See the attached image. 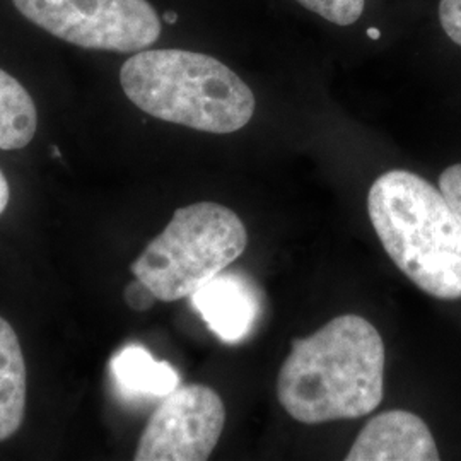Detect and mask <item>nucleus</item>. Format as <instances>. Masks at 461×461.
<instances>
[{"mask_svg":"<svg viewBox=\"0 0 461 461\" xmlns=\"http://www.w3.org/2000/svg\"><path fill=\"white\" fill-rule=\"evenodd\" d=\"M384 393V344L366 318L342 314L294 339L277 396L294 420L314 426L375 412Z\"/></svg>","mask_w":461,"mask_h":461,"instance_id":"nucleus-1","label":"nucleus"},{"mask_svg":"<svg viewBox=\"0 0 461 461\" xmlns=\"http://www.w3.org/2000/svg\"><path fill=\"white\" fill-rule=\"evenodd\" d=\"M367 212L388 257L420 291L461 299V221L441 190L392 169L373 183Z\"/></svg>","mask_w":461,"mask_h":461,"instance_id":"nucleus-2","label":"nucleus"},{"mask_svg":"<svg viewBox=\"0 0 461 461\" xmlns=\"http://www.w3.org/2000/svg\"><path fill=\"white\" fill-rule=\"evenodd\" d=\"M120 83L139 110L200 132H238L257 108L251 89L234 70L186 50L137 51L122 66Z\"/></svg>","mask_w":461,"mask_h":461,"instance_id":"nucleus-3","label":"nucleus"},{"mask_svg":"<svg viewBox=\"0 0 461 461\" xmlns=\"http://www.w3.org/2000/svg\"><path fill=\"white\" fill-rule=\"evenodd\" d=\"M247 245V228L236 212L221 203L198 202L175 211L131 270L158 301L173 303L224 272Z\"/></svg>","mask_w":461,"mask_h":461,"instance_id":"nucleus-4","label":"nucleus"},{"mask_svg":"<svg viewBox=\"0 0 461 461\" xmlns=\"http://www.w3.org/2000/svg\"><path fill=\"white\" fill-rule=\"evenodd\" d=\"M41 30L87 50L137 53L161 34V19L148 0H13Z\"/></svg>","mask_w":461,"mask_h":461,"instance_id":"nucleus-5","label":"nucleus"},{"mask_svg":"<svg viewBox=\"0 0 461 461\" xmlns=\"http://www.w3.org/2000/svg\"><path fill=\"white\" fill-rule=\"evenodd\" d=\"M226 407L212 388L178 386L150 415L135 451L137 461L207 460L221 439Z\"/></svg>","mask_w":461,"mask_h":461,"instance_id":"nucleus-6","label":"nucleus"},{"mask_svg":"<svg viewBox=\"0 0 461 461\" xmlns=\"http://www.w3.org/2000/svg\"><path fill=\"white\" fill-rule=\"evenodd\" d=\"M347 461H438L428 424L412 412L390 411L373 417L350 447Z\"/></svg>","mask_w":461,"mask_h":461,"instance_id":"nucleus-7","label":"nucleus"},{"mask_svg":"<svg viewBox=\"0 0 461 461\" xmlns=\"http://www.w3.org/2000/svg\"><path fill=\"white\" fill-rule=\"evenodd\" d=\"M190 297L207 327L226 344L243 342L262 313L257 291L238 274L221 272Z\"/></svg>","mask_w":461,"mask_h":461,"instance_id":"nucleus-8","label":"nucleus"},{"mask_svg":"<svg viewBox=\"0 0 461 461\" xmlns=\"http://www.w3.org/2000/svg\"><path fill=\"white\" fill-rule=\"evenodd\" d=\"M120 392L129 398H165L180 386L176 369L156 361L142 346L123 347L110 363Z\"/></svg>","mask_w":461,"mask_h":461,"instance_id":"nucleus-9","label":"nucleus"},{"mask_svg":"<svg viewBox=\"0 0 461 461\" xmlns=\"http://www.w3.org/2000/svg\"><path fill=\"white\" fill-rule=\"evenodd\" d=\"M26 363L17 333L0 316V441L16 434L26 412Z\"/></svg>","mask_w":461,"mask_h":461,"instance_id":"nucleus-10","label":"nucleus"},{"mask_svg":"<svg viewBox=\"0 0 461 461\" xmlns=\"http://www.w3.org/2000/svg\"><path fill=\"white\" fill-rule=\"evenodd\" d=\"M38 113L30 93L11 74L0 68V149L19 150L32 140Z\"/></svg>","mask_w":461,"mask_h":461,"instance_id":"nucleus-11","label":"nucleus"},{"mask_svg":"<svg viewBox=\"0 0 461 461\" xmlns=\"http://www.w3.org/2000/svg\"><path fill=\"white\" fill-rule=\"evenodd\" d=\"M308 11L337 26L354 24L364 13L366 0H297Z\"/></svg>","mask_w":461,"mask_h":461,"instance_id":"nucleus-12","label":"nucleus"},{"mask_svg":"<svg viewBox=\"0 0 461 461\" xmlns=\"http://www.w3.org/2000/svg\"><path fill=\"white\" fill-rule=\"evenodd\" d=\"M439 190L461 221V165L446 167L439 176Z\"/></svg>","mask_w":461,"mask_h":461,"instance_id":"nucleus-13","label":"nucleus"},{"mask_svg":"<svg viewBox=\"0 0 461 461\" xmlns=\"http://www.w3.org/2000/svg\"><path fill=\"white\" fill-rule=\"evenodd\" d=\"M439 21L447 38L461 47V0H441Z\"/></svg>","mask_w":461,"mask_h":461,"instance_id":"nucleus-14","label":"nucleus"},{"mask_svg":"<svg viewBox=\"0 0 461 461\" xmlns=\"http://www.w3.org/2000/svg\"><path fill=\"white\" fill-rule=\"evenodd\" d=\"M123 299L135 312H148L158 301V297L149 289L148 284L137 277L125 287Z\"/></svg>","mask_w":461,"mask_h":461,"instance_id":"nucleus-15","label":"nucleus"},{"mask_svg":"<svg viewBox=\"0 0 461 461\" xmlns=\"http://www.w3.org/2000/svg\"><path fill=\"white\" fill-rule=\"evenodd\" d=\"M9 200H11L9 182H7L5 175H4L2 169H0V215L5 212V209H7V205H9Z\"/></svg>","mask_w":461,"mask_h":461,"instance_id":"nucleus-16","label":"nucleus"},{"mask_svg":"<svg viewBox=\"0 0 461 461\" xmlns=\"http://www.w3.org/2000/svg\"><path fill=\"white\" fill-rule=\"evenodd\" d=\"M166 23H169V24H175L176 21H178V16L173 13V11H169V13H166L165 14Z\"/></svg>","mask_w":461,"mask_h":461,"instance_id":"nucleus-17","label":"nucleus"},{"mask_svg":"<svg viewBox=\"0 0 461 461\" xmlns=\"http://www.w3.org/2000/svg\"><path fill=\"white\" fill-rule=\"evenodd\" d=\"M367 36L373 38V40H378L381 33H379V30H376V28H369V30H367Z\"/></svg>","mask_w":461,"mask_h":461,"instance_id":"nucleus-18","label":"nucleus"}]
</instances>
